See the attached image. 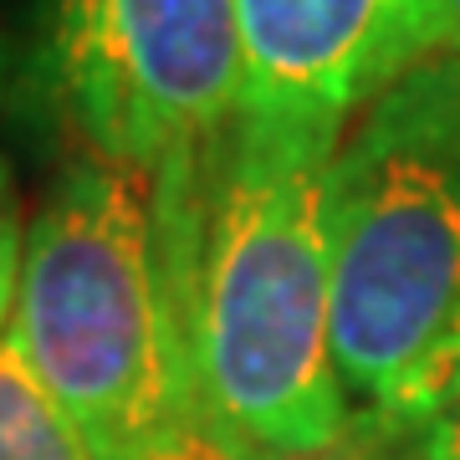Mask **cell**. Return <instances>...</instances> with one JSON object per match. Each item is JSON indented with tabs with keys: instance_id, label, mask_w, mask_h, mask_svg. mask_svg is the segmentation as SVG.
<instances>
[{
	"instance_id": "1",
	"label": "cell",
	"mask_w": 460,
	"mask_h": 460,
	"mask_svg": "<svg viewBox=\"0 0 460 460\" xmlns=\"http://www.w3.org/2000/svg\"><path fill=\"white\" fill-rule=\"evenodd\" d=\"M343 128L235 113L148 174L154 256L190 420L261 450H332L328 164Z\"/></svg>"
},
{
	"instance_id": "2",
	"label": "cell",
	"mask_w": 460,
	"mask_h": 460,
	"mask_svg": "<svg viewBox=\"0 0 460 460\" xmlns=\"http://www.w3.org/2000/svg\"><path fill=\"white\" fill-rule=\"evenodd\" d=\"M332 368L378 425L460 307V57H420L353 113L328 164Z\"/></svg>"
},
{
	"instance_id": "3",
	"label": "cell",
	"mask_w": 460,
	"mask_h": 460,
	"mask_svg": "<svg viewBox=\"0 0 460 460\" xmlns=\"http://www.w3.org/2000/svg\"><path fill=\"white\" fill-rule=\"evenodd\" d=\"M5 338L93 460H138L190 420L144 169L83 159L51 184L21 235Z\"/></svg>"
},
{
	"instance_id": "4",
	"label": "cell",
	"mask_w": 460,
	"mask_h": 460,
	"mask_svg": "<svg viewBox=\"0 0 460 460\" xmlns=\"http://www.w3.org/2000/svg\"><path fill=\"white\" fill-rule=\"evenodd\" d=\"M51 87L93 159L154 174L241 102L235 0H57Z\"/></svg>"
},
{
	"instance_id": "5",
	"label": "cell",
	"mask_w": 460,
	"mask_h": 460,
	"mask_svg": "<svg viewBox=\"0 0 460 460\" xmlns=\"http://www.w3.org/2000/svg\"><path fill=\"white\" fill-rule=\"evenodd\" d=\"M246 113L343 128L404 72V0H235Z\"/></svg>"
},
{
	"instance_id": "6",
	"label": "cell",
	"mask_w": 460,
	"mask_h": 460,
	"mask_svg": "<svg viewBox=\"0 0 460 460\" xmlns=\"http://www.w3.org/2000/svg\"><path fill=\"white\" fill-rule=\"evenodd\" d=\"M0 460H93L77 425L0 332Z\"/></svg>"
},
{
	"instance_id": "7",
	"label": "cell",
	"mask_w": 460,
	"mask_h": 460,
	"mask_svg": "<svg viewBox=\"0 0 460 460\" xmlns=\"http://www.w3.org/2000/svg\"><path fill=\"white\" fill-rule=\"evenodd\" d=\"M138 460H394V456L378 450L374 440H363V435H353L348 445H332V450H261V445L230 440V435L199 425V420H180Z\"/></svg>"
},
{
	"instance_id": "8",
	"label": "cell",
	"mask_w": 460,
	"mask_h": 460,
	"mask_svg": "<svg viewBox=\"0 0 460 460\" xmlns=\"http://www.w3.org/2000/svg\"><path fill=\"white\" fill-rule=\"evenodd\" d=\"M460 399V307L456 317L445 323L440 343L425 353V363H420V374L410 378V389L399 394V404L378 425L368 429H353V435H394V429H410L420 425V420H429L435 410H445V404H456Z\"/></svg>"
},
{
	"instance_id": "9",
	"label": "cell",
	"mask_w": 460,
	"mask_h": 460,
	"mask_svg": "<svg viewBox=\"0 0 460 460\" xmlns=\"http://www.w3.org/2000/svg\"><path fill=\"white\" fill-rule=\"evenodd\" d=\"M404 66L420 57H460V0H404Z\"/></svg>"
},
{
	"instance_id": "10",
	"label": "cell",
	"mask_w": 460,
	"mask_h": 460,
	"mask_svg": "<svg viewBox=\"0 0 460 460\" xmlns=\"http://www.w3.org/2000/svg\"><path fill=\"white\" fill-rule=\"evenodd\" d=\"M374 440L378 450H389L394 460H460V399L435 410L429 420L410 429H394V435H363Z\"/></svg>"
},
{
	"instance_id": "11",
	"label": "cell",
	"mask_w": 460,
	"mask_h": 460,
	"mask_svg": "<svg viewBox=\"0 0 460 460\" xmlns=\"http://www.w3.org/2000/svg\"><path fill=\"white\" fill-rule=\"evenodd\" d=\"M16 271H21V220H16V205H11V180H5V169H0V332L11 323Z\"/></svg>"
},
{
	"instance_id": "12",
	"label": "cell",
	"mask_w": 460,
	"mask_h": 460,
	"mask_svg": "<svg viewBox=\"0 0 460 460\" xmlns=\"http://www.w3.org/2000/svg\"><path fill=\"white\" fill-rule=\"evenodd\" d=\"M5 66H11V57H5V41H0V98H5Z\"/></svg>"
}]
</instances>
